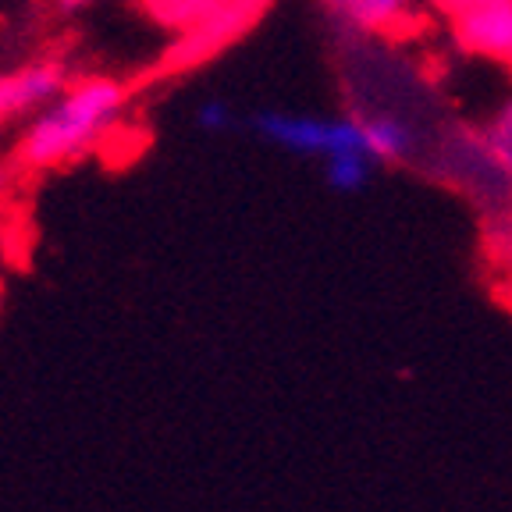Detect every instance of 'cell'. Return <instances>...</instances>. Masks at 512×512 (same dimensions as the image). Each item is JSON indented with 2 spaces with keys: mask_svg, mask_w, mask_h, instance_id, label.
<instances>
[{
  "mask_svg": "<svg viewBox=\"0 0 512 512\" xmlns=\"http://www.w3.org/2000/svg\"><path fill=\"white\" fill-rule=\"evenodd\" d=\"M125 111V86L104 75L64 86L18 136V160L32 171H47L86 157L118 125Z\"/></svg>",
  "mask_w": 512,
  "mask_h": 512,
  "instance_id": "1",
  "label": "cell"
},
{
  "mask_svg": "<svg viewBox=\"0 0 512 512\" xmlns=\"http://www.w3.org/2000/svg\"><path fill=\"white\" fill-rule=\"evenodd\" d=\"M253 128L267 143L281 146L299 157H331L342 150H367L363 143V128L356 111L352 114H296V111H260L253 118Z\"/></svg>",
  "mask_w": 512,
  "mask_h": 512,
  "instance_id": "2",
  "label": "cell"
},
{
  "mask_svg": "<svg viewBox=\"0 0 512 512\" xmlns=\"http://www.w3.org/2000/svg\"><path fill=\"white\" fill-rule=\"evenodd\" d=\"M452 36L473 57L512 64V0H480L452 18Z\"/></svg>",
  "mask_w": 512,
  "mask_h": 512,
  "instance_id": "3",
  "label": "cell"
},
{
  "mask_svg": "<svg viewBox=\"0 0 512 512\" xmlns=\"http://www.w3.org/2000/svg\"><path fill=\"white\" fill-rule=\"evenodd\" d=\"M64 86H68V75L57 61H40L15 75H0V121L43 111L50 100L64 93Z\"/></svg>",
  "mask_w": 512,
  "mask_h": 512,
  "instance_id": "4",
  "label": "cell"
},
{
  "mask_svg": "<svg viewBox=\"0 0 512 512\" xmlns=\"http://www.w3.org/2000/svg\"><path fill=\"white\" fill-rule=\"evenodd\" d=\"M356 118H360L367 153L377 164H402L416 153V128L402 114L370 107V111H356Z\"/></svg>",
  "mask_w": 512,
  "mask_h": 512,
  "instance_id": "5",
  "label": "cell"
},
{
  "mask_svg": "<svg viewBox=\"0 0 512 512\" xmlns=\"http://www.w3.org/2000/svg\"><path fill=\"white\" fill-rule=\"evenodd\" d=\"M338 25L349 32H395L409 22L416 0H324Z\"/></svg>",
  "mask_w": 512,
  "mask_h": 512,
  "instance_id": "6",
  "label": "cell"
},
{
  "mask_svg": "<svg viewBox=\"0 0 512 512\" xmlns=\"http://www.w3.org/2000/svg\"><path fill=\"white\" fill-rule=\"evenodd\" d=\"M477 153L488 164V171H495L502 182L512 185V96L491 114L488 125L480 128Z\"/></svg>",
  "mask_w": 512,
  "mask_h": 512,
  "instance_id": "7",
  "label": "cell"
},
{
  "mask_svg": "<svg viewBox=\"0 0 512 512\" xmlns=\"http://www.w3.org/2000/svg\"><path fill=\"white\" fill-rule=\"evenodd\" d=\"M324 164V182L335 192H360L367 189L370 175H374L377 160L367 150H342L320 160Z\"/></svg>",
  "mask_w": 512,
  "mask_h": 512,
  "instance_id": "8",
  "label": "cell"
},
{
  "mask_svg": "<svg viewBox=\"0 0 512 512\" xmlns=\"http://www.w3.org/2000/svg\"><path fill=\"white\" fill-rule=\"evenodd\" d=\"M164 25H203L224 0H146Z\"/></svg>",
  "mask_w": 512,
  "mask_h": 512,
  "instance_id": "9",
  "label": "cell"
},
{
  "mask_svg": "<svg viewBox=\"0 0 512 512\" xmlns=\"http://www.w3.org/2000/svg\"><path fill=\"white\" fill-rule=\"evenodd\" d=\"M235 125V114H232V104L221 100V96H207L200 107H196V128L203 132H224V128Z\"/></svg>",
  "mask_w": 512,
  "mask_h": 512,
  "instance_id": "10",
  "label": "cell"
},
{
  "mask_svg": "<svg viewBox=\"0 0 512 512\" xmlns=\"http://www.w3.org/2000/svg\"><path fill=\"white\" fill-rule=\"evenodd\" d=\"M473 4H480V0H438V8L445 11L448 18L463 15V11H466V8H473Z\"/></svg>",
  "mask_w": 512,
  "mask_h": 512,
  "instance_id": "11",
  "label": "cell"
},
{
  "mask_svg": "<svg viewBox=\"0 0 512 512\" xmlns=\"http://www.w3.org/2000/svg\"><path fill=\"white\" fill-rule=\"evenodd\" d=\"M57 4H61V11H68V15H72V11L89 8V4H96V0H57Z\"/></svg>",
  "mask_w": 512,
  "mask_h": 512,
  "instance_id": "12",
  "label": "cell"
},
{
  "mask_svg": "<svg viewBox=\"0 0 512 512\" xmlns=\"http://www.w3.org/2000/svg\"><path fill=\"white\" fill-rule=\"evenodd\" d=\"M0 185H4V171H0Z\"/></svg>",
  "mask_w": 512,
  "mask_h": 512,
  "instance_id": "13",
  "label": "cell"
}]
</instances>
